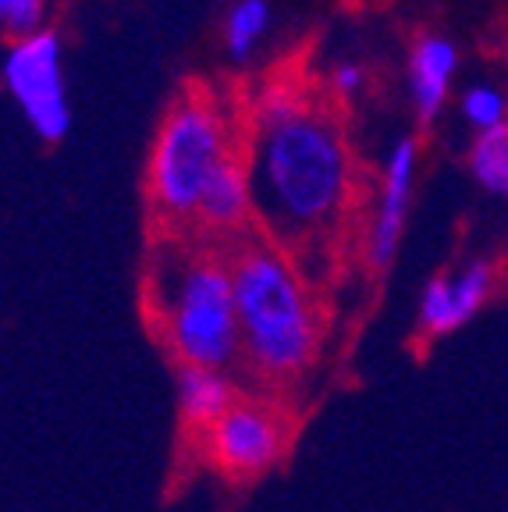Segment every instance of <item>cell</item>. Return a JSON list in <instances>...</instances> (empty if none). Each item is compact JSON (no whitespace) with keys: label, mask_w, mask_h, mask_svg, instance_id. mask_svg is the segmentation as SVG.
Returning <instances> with one entry per match:
<instances>
[{"label":"cell","mask_w":508,"mask_h":512,"mask_svg":"<svg viewBox=\"0 0 508 512\" xmlns=\"http://www.w3.org/2000/svg\"><path fill=\"white\" fill-rule=\"evenodd\" d=\"M253 214L285 246L334 228L352 196V160L331 114L274 89L256 107L249 153Z\"/></svg>","instance_id":"cell-1"},{"label":"cell","mask_w":508,"mask_h":512,"mask_svg":"<svg viewBox=\"0 0 508 512\" xmlns=\"http://www.w3.org/2000/svg\"><path fill=\"white\" fill-rule=\"evenodd\" d=\"M228 264L242 363L278 388L306 377L320 352V313L295 260L281 246L249 242Z\"/></svg>","instance_id":"cell-2"},{"label":"cell","mask_w":508,"mask_h":512,"mask_svg":"<svg viewBox=\"0 0 508 512\" xmlns=\"http://www.w3.org/2000/svg\"><path fill=\"white\" fill-rule=\"evenodd\" d=\"M157 335L178 367L228 370L242 360L231 264L207 249H164L150 267Z\"/></svg>","instance_id":"cell-3"},{"label":"cell","mask_w":508,"mask_h":512,"mask_svg":"<svg viewBox=\"0 0 508 512\" xmlns=\"http://www.w3.org/2000/svg\"><path fill=\"white\" fill-rule=\"evenodd\" d=\"M231 157L224 121L207 100H182L167 111L150 157V203L164 221H196L210 175Z\"/></svg>","instance_id":"cell-4"},{"label":"cell","mask_w":508,"mask_h":512,"mask_svg":"<svg viewBox=\"0 0 508 512\" xmlns=\"http://www.w3.org/2000/svg\"><path fill=\"white\" fill-rule=\"evenodd\" d=\"M292 424L267 399H235V406L199 434V456L224 480H260L288 456Z\"/></svg>","instance_id":"cell-5"},{"label":"cell","mask_w":508,"mask_h":512,"mask_svg":"<svg viewBox=\"0 0 508 512\" xmlns=\"http://www.w3.org/2000/svg\"><path fill=\"white\" fill-rule=\"evenodd\" d=\"M0 75L32 132L43 143H61L72 128V104L64 82V43L57 29H43L29 40L11 43Z\"/></svg>","instance_id":"cell-6"},{"label":"cell","mask_w":508,"mask_h":512,"mask_svg":"<svg viewBox=\"0 0 508 512\" xmlns=\"http://www.w3.org/2000/svg\"><path fill=\"white\" fill-rule=\"evenodd\" d=\"M416 168H420V143L413 136L398 139L388 150V160H384L381 196H377L374 221L366 232V264L374 271H388L395 264L405 221H409V207H413Z\"/></svg>","instance_id":"cell-7"},{"label":"cell","mask_w":508,"mask_h":512,"mask_svg":"<svg viewBox=\"0 0 508 512\" xmlns=\"http://www.w3.org/2000/svg\"><path fill=\"white\" fill-rule=\"evenodd\" d=\"M498 274L491 260H466L455 271H441L420 296V331L441 338L477 317L491 299Z\"/></svg>","instance_id":"cell-8"},{"label":"cell","mask_w":508,"mask_h":512,"mask_svg":"<svg viewBox=\"0 0 508 512\" xmlns=\"http://www.w3.org/2000/svg\"><path fill=\"white\" fill-rule=\"evenodd\" d=\"M455 72H459V47L448 36L427 32L413 43L409 54V96H413V111L423 125L445 111L448 93H452Z\"/></svg>","instance_id":"cell-9"},{"label":"cell","mask_w":508,"mask_h":512,"mask_svg":"<svg viewBox=\"0 0 508 512\" xmlns=\"http://www.w3.org/2000/svg\"><path fill=\"white\" fill-rule=\"evenodd\" d=\"M253 214V182H249V164H242L235 153L210 175L207 189L199 196L196 221L210 235H231Z\"/></svg>","instance_id":"cell-10"},{"label":"cell","mask_w":508,"mask_h":512,"mask_svg":"<svg viewBox=\"0 0 508 512\" xmlns=\"http://www.w3.org/2000/svg\"><path fill=\"white\" fill-rule=\"evenodd\" d=\"M175 395H178V413L196 438L207 431L214 420H221L235 399H239V384L228 370H207V367H178L175 377Z\"/></svg>","instance_id":"cell-11"},{"label":"cell","mask_w":508,"mask_h":512,"mask_svg":"<svg viewBox=\"0 0 508 512\" xmlns=\"http://www.w3.org/2000/svg\"><path fill=\"white\" fill-rule=\"evenodd\" d=\"M469 175L484 192L508 200V125L491 128V132H480L473 143H469Z\"/></svg>","instance_id":"cell-12"},{"label":"cell","mask_w":508,"mask_h":512,"mask_svg":"<svg viewBox=\"0 0 508 512\" xmlns=\"http://www.w3.org/2000/svg\"><path fill=\"white\" fill-rule=\"evenodd\" d=\"M270 29V4L267 0H239L228 11L224 22V47L235 61H246Z\"/></svg>","instance_id":"cell-13"},{"label":"cell","mask_w":508,"mask_h":512,"mask_svg":"<svg viewBox=\"0 0 508 512\" xmlns=\"http://www.w3.org/2000/svg\"><path fill=\"white\" fill-rule=\"evenodd\" d=\"M459 114L473 132H491V128L508 125V96L491 82H473L459 96Z\"/></svg>","instance_id":"cell-14"},{"label":"cell","mask_w":508,"mask_h":512,"mask_svg":"<svg viewBox=\"0 0 508 512\" xmlns=\"http://www.w3.org/2000/svg\"><path fill=\"white\" fill-rule=\"evenodd\" d=\"M331 86L338 89L342 96H356L359 89L366 86V68H363V64H356V61H342L338 68H334Z\"/></svg>","instance_id":"cell-15"},{"label":"cell","mask_w":508,"mask_h":512,"mask_svg":"<svg viewBox=\"0 0 508 512\" xmlns=\"http://www.w3.org/2000/svg\"><path fill=\"white\" fill-rule=\"evenodd\" d=\"M18 4H22V0H0V22H4V18H8L11 11L18 8Z\"/></svg>","instance_id":"cell-16"}]
</instances>
